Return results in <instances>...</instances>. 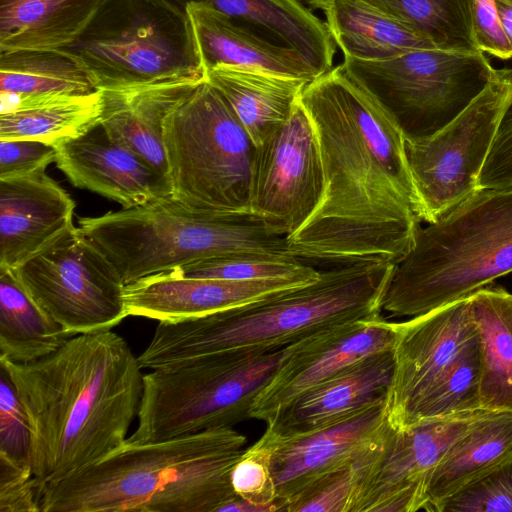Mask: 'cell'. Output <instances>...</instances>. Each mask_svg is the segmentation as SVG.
I'll return each instance as SVG.
<instances>
[{"label": "cell", "mask_w": 512, "mask_h": 512, "mask_svg": "<svg viewBox=\"0 0 512 512\" xmlns=\"http://www.w3.org/2000/svg\"><path fill=\"white\" fill-rule=\"evenodd\" d=\"M324 171L322 199L286 237L291 255L315 267L397 262L414 244L420 201L404 134L342 64L304 87Z\"/></svg>", "instance_id": "obj_1"}, {"label": "cell", "mask_w": 512, "mask_h": 512, "mask_svg": "<svg viewBox=\"0 0 512 512\" xmlns=\"http://www.w3.org/2000/svg\"><path fill=\"white\" fill-rule=\"evenodd\" d=\"M26 411L30 462L43 489L121 446L138 414V357L112 330L74 335L30 363L0 358Z\"/></svg>", "instance_id": "obj_2"}, {"label": "cell", "mask_w": 512, "mask_h": 512, "mask_svg": "<svg viewBox=\"0 0 512 512\" xmlns=\"http://www.w3.org/2000/svg\"><path fill=\"white\" fill-rule=\"evenodd\" d=\"M393 265L362 261L327 267L313 282L247 305L159 322L138 361L153 370L217 353L254 356L329 326L381 317Z\"/></svg>", "instance_id": "obj_3"}, {"label": "cell", "mask_w": 512, "mask_h": 512, "mask_svg": "<svg viewBox=\"0 0 512 512\" xmlns=\"http://www.w3.org/2000/svg\"><path fill=\"white\" fill-rule=\"evenodd\" d=\"M233 427L130 443L46 486L41 512H218L246 444Z\"/></svg>", "instance_id": "obj_4"}, {"label": "cell", "mask_w": 512, "mask_h": 512, "mask_svg": "<svg viewBox=\"0 0 512 512\" xmlns=\"http://www.w3.org/2000/svg\"><path fill=\"white\" fill-rule=\"evenodd\" d=\"M512 272V188L479 189L419 228L394 263L382 311L414 317L470 296Z\"/></svg>", "instance_id": "obj_5"}, {"label": "cell", "mask_w": 512, "mask_h": 512, "mask_svg": "<svg viewBox=\"0 0 512 512\" xmlns=\"http://www.w3.org/2000/svg\"><path fill=\"white\" fill-rule=\"evenodd\" d=\"M78 228L116 267L125 285L229 253L290 254L286 237L275 234L251 214L199 210L172 196L81 217Z\"/></svg>", "instance_id": "obj_6"}, {"label": "cell", "mask_w": 512, "mask_h": 512, "mask_svg": "<svg viewBox=\"0 0 512 512\" xmlns=\"http://www.w3.org/2000/svg\"><path fill=\"white\" fill-rule=\"evenodd\" d=\"M163 142L175 200L220 214H251L256 147L206 79L166 115Z\"/></svg>", "instance_id": "obj_7"}, {"label": "cell", "mask_w": 512, "mask_h": 512, "mask_svg": "<svg viewBox=\"0 0 512 512\" xmlns=\"http://www.w3.org/2000/svg\"><path fill=\"white\" fill-rule=\"evenodd\" d=\"M284 352L217 353L153 369L143 375L138 427L126 441H162L249 418Z\"/></svg>", "instance_id": "obj_8"}, {"label": "cell", "mask_w": 512, "mask_h": 512, "mask_svg": "<svg viewBox=\"0 0 512 512\" xmlns=\"http://www.w3.org/2000/svg\"><path fill=\"white\" fill-rule=\"evenodd\" d=\"M342 66L410 139L427 138L446 126L496 71L481 50L439 47L378 61L344 58Z\"/></svg>", "instance_id": "obj_9"}, {"label": "cell", "mask_w": 512, "mask_h": 512, "mask_svg": "<svg viewBox=\"0 0 512 512\" xmlns=\"http://www.w3.org/2000/svg\"><path fill=\"white\" fill-rule=\"evenodd\" d=\"M12 271L33 300L73 336L111 330L128 316L120 273L74 225Z\"/></svg>", "instance_id": "obj_10"}, {"label": "cell", "mask_w": 512, "mask_h": 512, "mask_svg": "<svg viewBox=\"0 0 512 512\" xmlns=\"http://www.w3.org/2000/svg\"><path fill=\"white\" fill-rule=\"evenodd\" d=\"M511 97L512 69H496L485 89L438 132L404 138L421 221H437L479 190L482 167Z\"/></svg>", "instance_id": "obj_11"}, {"label": "cell", "mask_w": 512, "mask_h": 512, "mask_svg": "<svg viewBox=\"0 0 512 512\" xmlns=\"http://www.w3.org/2000/svg\"><path fill=\"white\" fill-rule=\"evenodd\" d=\"M323 190L318 136L298 99L287 120L256 147L250 213L275 234L288 237L317 209Z\"/></svg>", "instance_id": "obj_12"}, {"label": "cell", "mask_w": 512, "mask_h": 512, "mask_svg": "<svg viewBox=\"0 0 512 512\" xmlns=\"http://www.w3.org/2000/svg\"><path fill=\"white\" fill-rule=\"evenodd\" d=\"M490 411L419 422L406 429L387 423L362 471L352 512L425 510L433 469L450 448Z\"/></svg>", "instance_id": "obj_13"}, {"label": "cell", "mask_w": 512, "mask_h": 512, "mask_svg": "<svg viewBox=\"0 0 512 512\" xmlns=\"http://www.w3.org/2000/svg\"><path fill=\"white\" fill-rule=\"evenodd\" d=\"M393 327L394 371L387 419L392 427L405 429L421 402L479 339V333L470 296L393 322Z\"/></svg>", "instance_id": "obj_14"}, {"label": "cell", "mask_w": 512, "mask_h": 512, "mask_svg": "<svg viewBox=\"0 0 512 512\" xmlns=\"http://www.w3.org/2000/svg\"><path fill=\"white\" fill-rule=\"evenodd\" d=\"M393 322L382 316L320 329L285 347L249 418L267 422L280 408L349 365L393 347Z\"/></svg>", "instance_id": "obj_15"}, {"label": "cell", "mask_w": 512, "mask_h": 512, "mask_svg": "<svg viewBox=\"0 0 512 512\" xmlns=\"http://www.w3.org/2000/svg\"><path fill=\"white\" fill-rule=\"evenodd\" d=\"M53 146L57 167L75 187L114 200L123 208L171 196L169 179L110 137L100 122Z\"/></svg>", "instance_id": "obj_16"}, {"label": "cell", "mask_w": 512, "mask_h": 512, "mask_svg": "<svg viewBox=\"0 0 512 512\" xmlns=\"http://www.w3.org/2000/svg\"><path fill=\"white\" fill-rule=\"evenodd\" d=\"M393 371L392 349L349 365L280 408L265 422L259 441L270 443L306 435L365 408L387 403Z\"/></svg>", "instance_id": "obj_17"}, {"label": "cell", "mask_w": 512, "mask_h": 512, "mask_svg": "<svg viewBox=\"0 0 512 512\" xmlns=\"http://www.w3.org/2000/svg\"><path fill=\"white\" fill-rule=\"evenodd\" d=\"M313 281L188 278L165 271L126 284L124 300L128 316L177 322L247 305Z\"/></svg>", "instance_id": "obj_18"}, {"label": "cell", "mask_w": 512, "mask_h": 512, "mask_svg": "<svg viewBox=\"0 0 512 512\" xmlns=\"http://www.w3.org/2000/svg\"><path fill=\"white\" fill-rule=\"evenodd\" d=\"M386 421L387 403H382L306 435L270 443L258 440L270 450L277 498L288 505L317 479L356 461Z\"/></svg>", "instance_id": "obj_19"}, {"label": "cell", "mask_w": 512, "mask_h": 512, "mask_svg": "<svg viewBox=\"0 0 512 512\" xmlns=\"http://www.w3.org/2000/svg\"><path fill=\"white\" fill-rule=\"evenodd\" d=\"M188 51L204 72L218 65L260 70L310 82L315 70L296 50L256 32L203 0L185 6Z\"/></svg>", "instance_id": "obj_20"}, {"label": "cell", "mask_w": 512, "mask_h": 512, "mask_svg": "<svg viewBox=\"0 0 512 512\" xmlns=\"http://www.w3.org/2000/svg\"><path fill=\"white\" fill-rule=\"evenodd\" d=\"M75 202L45 170L0 178V271L72 227Z\"/></svg>", "instance_id": "obj_21"}, {"label": "cell", "mask_w": 512, "mask_h": 512, "mask_svg": "<svg viewBox=\"0 0 512 512\" xmlns=\"http://www.w3.org/2000/svg\"><path fill=\"white\" fill-rule=\"evenodd\" d=\"M204 79V74L195 73L102 89L99 122L110 137L139 154L169 179L163 142L164 119Z\"/></svg>", "instance_id": "obj_22"}, {"label": "cell", "mask_w": 512, "mask_h": 512, "mask_svg": "<svg viewBox=\"0 0 512 512\" xmlns=\"http://www.w3.org/2000/svg\"><path fill=\"white\" fill-rule=\"evenodd\" d=\"M71 51L91 74L98 90L204 74L197 65L179 57L171 43L152 27L87 42Z\"/></svg>", "instance_id": "obj_23"}, {"label": "cell", "mask_w": 512, "mask_h": 512, "mask_svg": "<svg viewBox=\"0 0 512 512\" xmlns=\"http://www.w3.org/2000/svg\"><path fill=\"white\" fill-rule=\"evenodd\" d=\"M109 0H0L1 54L75 46Z\"/></svg>", "instance_id": "obj_24"}, {"label": "cell", "mask_w": 512, "mask_h": 512, "mask_svg": "<svg viewBox=\"0 0 512 512\" xmlns=\"http://www.w3.org/2000/svg\"><path fill=\"white\" fill-rule=\"evenodd\" d=\"M96 91L91 74L69 49L1 54V113Z\"/></svg>", "instance_id": "obj_25"}, {"label": "cell", "mask_w": 512, "mask_h": 512, "mask_svg": "<svg viewBox=\"0 0 512 512\" xmlns=\"http://www.w3.org/2000/svg\"><path fill=\"white\" fill-rule=\"evenodd\" d=\"M205 79L227 102L255 147L289 117L307 81L237 66L218 65Z\"/></svg>", "instance_id": "obj_26"}, {"label": "cell", "mask_w": 512, "mask_h": 512, "mask_svg": "<svg viewBox=\"0 0 512 512\" xmlns=\"http://www.w3.org/2000/svg\"><path fill=\"white\" fill-rule=\"evenodd\" d=\"M229 17L296 50L321 75L333 66L336 44L326 22L300 0H203Z\"/></svg>", "instance_id": "obj_27"}, {"label": "cell", "mask_w": 512, "mask_h": 512, "mask_svg": "<svg viewBox=\"0 0 512 512\" xmlns=\"http://www.w3.org/2000/svg\"><path fill=\"white\" fill-rule=\"evenodd\" d=\"M512 458V412H489L431 472L425 511L441 512L458 491Z\"/></svg>", "instance_id": "obj_28"}, {"label": "cell", "mask_w": 512, "mask_h": 512, "mask_svg": "<svg viewBox=\"0 0 512 512\" xmlns=\"http://www.w3.org/2000/svg\"><path fill=\"white\" fill-rule=\"evenodd\" d=\"M325 14L328 29L344 58L378 61L437 47L367 0H333Z\"/></svg>", "instance_id": "obj_29"}, {"label": "cell", "mask_w": 512, "mask_h": 512, "mask_svg": "<svg viewBox=\"0 0 512 512\" xmlns=\"http://www.w3.org/2000/svg\"><path fill=\"white\" fill-rule=\"evenodd\" d=\"M470 300L480 342V408L512 412V294L489 285Z\"/></svg>", "instance_id": "obj_30"}, {"label": "cell", "mask_w": 512, "mask_h": 512, "mask_svg": "<svg viewBox=\"0 0 512 512\" xmlns=\"http://www.w3.org/2000/svg\"><path fill=\"white\" fill-rule=\"evenodd\" d=\"M72 336L33 300L12 270L0 271V358L30 363Z\"/></svg>", "instance_id": "obj_31"}, {"label": "cell", "mask_w": 512, "mask_h": 512, "mask_svg": "<svg viewBox=\"0 0 512 512\" xmlns=\"http://www.w3.org/2000/svg\"><path fill=\"white\" fill-rule=\"evenodd\" d=\"M101 112L100 90L30 109L2 112L0 140L31 139L53 145L84 133L99 122Z\"/></svg>", "instance_id": "obj_32"}, {"label": "cell", "mask_w": 512, "mask_h": 512, "mask_svg": "<svg viewBox=\"0 0 512 512\" xmlns=\"http://www.w3.org/2000/svg\"><path fill=\"white\" fill-rule=\"evenodd\" d=\"M410 26L437 47L480 50L472 24L471 0H367Z\"/></svg>", "instance_id": "obj_33"}, {"label": "cell", "mask_w": 512, "mask_h": 512, "mask_svg": "<svg viewBox=\"0 0 512 512\" xmlns=\"http://www.w3.org/2000/svg\"><path fill=\"white\" fill-rule=\"evenodd\" d=\"M188 278L234 281L266 279L316 280L320 269L291 254L236 252L188 263L169 270Z\"/></svg>", "instance_id": "obj_34"}, {"label": "cell", "mask_w": 512, "mask_h": 512, "mask_svg": "<svg viewBox=\"0 0 512 512\" xmlns=\"http://www.w3.org/2000/svg\"><path fill=\"white\" fill-rule=\"evenodd\" d=\"M480 367L478 339L421 402L407 428L426 420L481 410Z\"/></svg>", "instance_id": "obj_35"}, {"label": "cell", "mask_w": 512, "mask_h": 512, "mask_svg": "<svg viewBox=\"0 0 512 512\" xmlns=\"http://www.w3.org/2000/svg\"><path fill=\"white\" fill-rule=\"evenodd\" d=\"M367 447L353 463L322 476L302 490L288 503L286 512H352Z\"/></svg>", "instance_id": "obj_36"}, {"label": "cell", "mask_w": 512, "mask_h": 512, "mask_svg": "<svg viewBox=\"0 0 512 512\" xmlns=\"http://www.w3.org/2000/svg\"><path fill=\"white\" fill-rule=\"evenodd\" d=\"M231 485L237 496L262 508L264 512L286 511V502L277 498L270 450L257 442L245 449L233 466Z\"/></svg>", "instance_id": "obj_37"}, {"label": "cell", "mask_w": 512, "mask_h": 512, "mask_svg": "<svg viewBox=\"0 0 512 512\" xmlns=\"http://www.w3.org/2000/svg\"><path fill=\"white\" fill-rule=\"evenodd\" d=\"M441 512H512V458L454 494Z\"/></svg>", "instance_id": "obj_38"}, {"label": "cell", "mask_w": 512, "mask_h": 512, "mask_svg": "<svg viewBox=\"0 0 512 512\" xmlns=\"http://www.w3.org/2000/svg\"><path fill=\"white\" fill-rule=\"evenodd\" d=\"M31 430L26 411L9 379L0 368V456L31 465Z\"/></svg>", "instance_id": "obj_39"}, {"label": "cell", "mask_w": 512, "mask_h": 512, "mask_svg": "<svg viewBox=\"0 0 512 512\" xmlns=\"http://www.w3.org/2000/svg\"><path fill=\"white\" fill-rule=\"evenodd\" d=\"M40 499L31 465L0 456V512H41Z\"/></svg>", "instance_id": "obj_40"}, {"label": "cell", "mask_w": 512, "mask_h": 512, "mask_svg": "<svg viewBox=\"0 0 512 512\" xmlns=\"http://www.w3.org/2000/svg\"><path fill=\"white\" fill-rule=\"evenodd\" d=\"M503 188H512V97L500 117L478 180V189Z\"/></svg>", "instance_id": "obj_41"}, {"label": "cell", "mask_w": 512, "mask_h": 512, "mask_svg": "<svg viewBox=\"0 0 512 512\" xmlns=\"http://www.w3.org/2000/svg\"><path fill=\"white\" fill-rule=\"evenodd\" d=\"M55 159L52 144L31 139L0 140V178L46 170Z\"/></svg>", "instance_id": "obj_42"}, {"label": "cell", "mask_w": 512, "mask_h": 512, "mask_svg": "<svg viewBox=\"0 0 512 512\" xmlns=\"http://www.w3.org/2000/svg\"><path fill=\"white\" fill-rule=\"evenodd\" d=\"M472 24L478 49L497 58L512 59V47L501 24L495 0H471Z\"/></svg>", "instance_id": "obj_43"}, {"label": "cell", "mask_w": 512, "mask_h": 512, "mask_svg": "<svg viewBox=\"0 0 512 512\" xmlns=\"http://www.w3.org/2000/svg\"><path fill=\"white\" fill-rule=\"evenodd\" d=\"M499 18L512 47V0H495Z\"/></svg>", "instance_id": "obj_44"}, {"label": "cell", "mask_w": 512, "mask_h": 512, "mask_svg": "<svg viewBox=\"0 0 512 512\" xmlns=\"http://www.w3.org/2000/svg\"><path fill=\"white\" fill-rule=\"evenodd\" d=\"M314 9L327 11L333 0H300Z\"/></svg>", "instance_id": "obj_45"}]
</instances>
